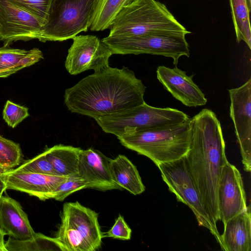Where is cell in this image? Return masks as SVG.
<instances>
[{"label": "cell", "instance_id": "obj_1", "mask_svg": "<svg viewBox=\"0 0 251 251\" xmlns=\"http://www.w3.org/2000/svg\"><path fill=\"white\" fill-rule=\"evenodd\" d=\"M146 88L128 67L109 66L66 89L64 103L71 112L96 120L143 104Z\"/></svg>", "mask_w": 251, "mask_h": 251}, {"label": "cell", "instance_id": "obj_2", "mask_svg": "<svg viewBox=\"0 0 251 251\" xmlns=\"http://www.w3.org/2000/svg\"><path fill=\"white\" fill-rule=\"evenodd\" d=\"M191 140L185 160L203 206L218 231V185L228 161L221 124L214 112L205 108L191 118Z\"/></svg>", "mask_w": 251, "mask_h": 251}, {"label": "cell", "instance_id": "obj_3", "mask_svg": "<svg viewBox=\"0 0 251 251\" xmlns=\"http://www.w3.org/2000/svg\"><path fill=\"white\" fill-rule=\"evenodd\" d=\"M117 137L125 148L147 156L157 166L185 156L191 140V118L153 128L125 127Z\"/></svg>", "mask_w": 251, "mask_h": 251}, {"label": "cell", "instance_id": "obj_4", "mask_svg": "<svg viewBox=\"0 0 251 251\" xmlns=\"http://www.w3.org/2000/svg\"><path fill=\"white\" fill-rule=\"evenodd\" d=\"M109 36H130L147 33L175 31L190 33L169 11L155 0H134L117 15Z\"/></svg>", "mask_w": 251, "mask_h": 251}, {"label": "cell", "instance_id": "obj_5", "mask_svg": "<svg viewBox=\"0 0 251 251\" xmlns=\"http://www.w3.org/2000/svg\"><path fill=\"white\" fill-rule=\"evenodd\" d=\"M98 0H53L47 22L36 39L42 42L63 41L86 32Z\"/></svg>", "mask_w": 251, "mask_h": 251}, {"label": "cell", "instance_id": "obj_6", "mask_svg": "<svg viewBox=\"0 0 251 251\" xmlns=\"http://www.w3.org/2000/svg\"><path fill=\"white\" fill-rule=\"evenodd\" d=\"M99 214L78 201L65 202L56 238L67 251H94L101 246L103 233Z\"/></svg>", "mask_w": 251, "mask_h": 251}, {"label": "cell", "instance_id": "obj_7", "mask_svg": "<svg viewBox=\"0 0 251 251\" xmlns=\"http://www.w3.org/2000/svg\"><path fill=\"white\" fill-rule=\"evenodd\" d=\"M184 33L164 31L130 36H108L101 39L112 54H150L171 57L176 66L182 56L189 57Z\"/></svg>", "mask_w": 251, "mask_h": 251}, {"label": "cell", "instance_id": "obj_8", "mask_svg": "<svg viewBox=\"0 0 251 251\" xmlns=\"http://www.w3.org/2000/svg\"><path fill=\"white\" fill-rule=\"evenodd\" d=\"M190 117L170 107L158 108L143 104L120 113L95 120L103 131L120 136L125 127L145 129L182 122Z\"/></svg>", "mask_w": 251, "mask_h": 251}, {"label": "cell", "instance_id": "obj_9", "mask_svg": "<svg viewBox=\"0 0 251 251\" xmlns=\"http://www.w3.org/2000/svg\"><path fill=\"white\" fill-rule=\"evenodd\" d=\"M162 179L177 201L187 205L194 213L198 225L208 229L219 243L220 235L213 227L202 203L196 186L189 171L185 156L157 165Z\"/></svg>", "mask_w": 251, "mask_h": 251}, {"label": "cell", "instance_id": "obj_10", "mask_svg": "<svg viewBox=\"0 0 251 251\" xmlns=\"http://www.w3.org/2000/svg\"><path fill=\"white\" fill-rule=\"evenodd\" d=\"M68 51L65 66L68 73L76 75L85 71H99L109 66L113 54L110 50L95 35H76Z\"/></svg>", "mask_w": 251, "mask_h": 251}, {"label": "cell", "instance_id": "obj_11", "mask_svg": "<svg viewBox=\"0 0 251 251\" xmlns=\"http://www.w3.org/2000/svg\"><path fill=\"white\" fill-rule=\"evenodd\" d=\"M232 119L240 148L244 170H251V78L242 86L228 90Z\"/></svg>", "mask_w": 251, "mask_h": 251}, {"label": "cell", "instance_id": "obj_12", "mask_svg": "<svg viewBox=\"0 0 251 251\" xmlns=\"http://www.w3.org/2000/svg\"><path fill=\"white\" fill-rule=\"evenodd\" d=\"M43 25L35 17L9 0H0V41L5 46L19 40L36 39Z\"/></svg>", "mask_w": 251, "mask_h": 251}, {"label": "cell", "instance_id": "obj_13", "mask_svg": "<svg viewBox=\"0 0 251 251\" xmlns=\"http://www.w3.org/2000/svg\"><path fill=\"white\" fill-rule=\"evenodd\" d=\"M218 199L219 220L224 225L247 207L241 175L236 167L228 161L221 174Z\"/></svg>", "mask_w": 251, "mask_h": 251}, {"label": "cell", "instance_id": "obj_14", "mask_svg": "<svg viewBox=\"0 0 251 251\" xmlns=\"http://www.w3.org/2000/svg\"><path fill=\"white\" fill-rule=\"evenodd\" d=\"M157 78L164 88L177 100L188 107L205 105L207 101L205 95L193 80V75L176 66L170 68L159 66L156 70Z\"/></svg>", "mask_w": 251, "mask_h": 251}, {"label": "cell", "instance_id": "obj_15", "mask_svg": "<svg viewBox=\"0 0 251 251\" xmlns=\"http://www.w3.org/2000/svg\"><path fill=\"white\" fill-rule=\"evenodd\" d=\"M6 189L19 191L41 201L52 199L56 188L68 177L42 174L14 172L12 169L1 174Z\"/></svg>", "mask_w": 251, "mask_h": 251}, {"label": "cell", "instance_id": "obj_16", "mask_svg": "<svg viewBox=\"0 0 251 251\" xmlns=\"http://www.w3.org/2000/svg\"><path fill=\"white\" fill-rule=\"evenodd\" d=\"M110 160L98 150L92 148L81 149L78 174L87 183L88 188L102 191L121 189L112 178L109 169Z\"/></svg>", "mask_w": 251, "mask_h": 251}, {"label": "cell", "instance_id": "obj_17", "mask_svg": "<svg viewBox=\"0 0 251 251\" xmlns=\"http://www.w3.org/2000/svg\"><path fill=\"white\" fill-rule=\"evenodd\" d=\"M0 229L9 237L26 240L36 233L20 203L8 195L0 198Z\"/></svg>", "mask_w": 251, "mask_h": 251}, {"label": "cell", "instance_id": "obj_18", "mask_svg": "<svg viewBox=\"0 0 251 251\" xmlns=\"http://www.w3.org/2000/svg\"><path fill=\"white\" fill-rule=\"evenodd\" d=\"M219 245L224 251H251V215L250 206L224 225Z\"/></svg>", "mask_w": 251, "mask_h": 251}, {"label": "cell", "instance_id": "obj_19", "mask_svg": "<svg viewBox=\"0 0 251 251\" xmlns=\"http://www.w3.org/2000/svg\"><path fill=\"white\" fill-rule=\"evenodd\" d=\"M109 169L113 181L121 189H126L134 195L145 191V187L136 166L125 155L119 154L110 159Z\"/></svg>", "mask_w": 251, "mask_h": 251}, {"label": "cell", "instance_id": "obj_20", "mask_svg": "<svg viewBox=\"0 0 251 251\" xmlns=\"http://www.w3.org/2000/svg\"><path fill=\"white\" fill-rule=\"evenodd\" d=\"M81 149L59 144L47 149L44 152L57 176L70 177L78 176V164Z\"/></svg>", "mask_w": 251, "mask_h": 251}, {"label": "cell", "instance_id": "obj_21", "mask_svg": "<svg viewBox=\"0 0 251 251\" xmlns=\"http://www.w3.org/2000/svg\"><path fill=\"white\" fill-rule=\"evenodd\" d=\"M134 0H98L92 17L90 30L99 31L109 28L123 8Z\"/></svg>", "mask_w": 251, "mask_h": 251}, {"label": "cell", "instance_id": "obj_22", "mask_svg": "<svg viewBox=\"0 0 251 251\" xmlns=\"http://www.w3.org/2000/svg\"><path fill=\"white\" fill-rule=\"evenodd\" d=\"M7 251H67L56 238H51L40 233H35L31 238L19 240L9 237L5 242Z\"/></svg>", "mask_w": 251, "mask_h": 251}, {"label": "cell", "instance_id": "obj_23", "mask_svg": "<svg viewBox=\"0 0 251 251\" xmlns=\"http://www.w3.org/2000/svg\"><path fill=\"white\" fill-rule=\"evenodd\" d=\"M236 40L244 41L251 49V30L247 0H229Z\"/></svg>", "mask_w": 251, "mask_h": 251}, {"label": "cell", "instance_id": "obj_24", "mask_svg": "<svg viewBox=\"0 0 251 251\" xmlns=\"http://www.w3.org/2000/svg\"><path fill=\"white\" fill-rule=\"evenodd\" d=\"M23 158L20 145L0 135V166L12 169L22 163Z\"/></svg>", "mask_w": 251, "mask_h": 251}, {"label": "cell", "instance_id": "obj_25", "mask_svg": "<svg viewBox=\"0 0 251 251\" xmlns=\"http://www.w3.org/2000/svg\"><path fill=\"white\" fill-rule=\"evenodd\" d=\"M14 5L31 14L44 25L48 21L53 0H9Z\"/></svg>", "mask_w": 251, "mask_h": 251}, {"label": "cell", "instance_id": "obj_26", "mask_svg": "<svg viewBox=\"0 0 251 251\" xmlns=\"http://www.w3.org/2000/svg\"><path fill=\"white\" fill-rule=\"evenodd\" d=\"M12 170L17 172L57 176L51 164L46 158L44 151L32 159L25 160L19 166Z\"/></svg>", "mask_w": 251, "mask_h": 251}, {"label": "cell", "instance_id": "obj_27", "mask_svg": "<svg viewBox=\"0 0 251 251\" xmlns=\"http://www.w3.org/2000/svg\"><path fill=\"white\" fill-rule=\"evenodd\" d=\"M85 188H88L87 183L79 176L68 177L53 193L52 199L63 201L71 194Z\"/></svg>", "mask_w": 251, "mask_h": 251}, {"label": "cell", "instance_id": "obj_28", "mask_svg": "<svg viewBox=\"0 0 251 251\" xmlns=\"http://www.w3.org/2000/svg\"><path fill=\"white\" fill-rule=\"evenodd\" d=\"M2 115L7 125L14 128L28 117L29 114L27 108L7 100L3 109Z\"/></svg>", "mask_w": 251, "mask_h": 251}, {"label": "cell", "instance_id": "obj_29", "mask_svg": "<svg viewBox=\"0 0 251 251\" xmlns=\"http://www.w3.org/2000/svg\"><path fill=\"white\" fill-rule=\"evenodd\" d=\"M28 52V50L13 49L8 46L0 48V71L13 70L17 71L15 67L19 61Z\"/></svg>", "mask_w": 251, "mask_h": 251}, {"label": "cell", "instance_id": "obj_30", "mask_svg": "<svg viewBox=\"0 0 251 251\" xmlns=\"http://www.w3.org/2000/svg\"><path fill=\"white\" fill-rule=\"evenodd\" d=\"M131 228L126 223L123 217L119 215L113 226L103 234V237L128 240L131 238Z\"/></svg>", "mask_w": 251, "mask_h": 251}, {"label": "cell", "instance_id": "obj_31", "mask_svg": "<svg viewBox=\"0 0 251 251\" xmlns=\"http://www.w3.org/2000/svg\"><path fill=\"white\" fill-rule=\"evenodd\" d=\"M43 58L42 52L37 48H33L28 50L27 53L19 60L15 69L18 71L38 62Z\"/></svg>", "mask_w": 251, "mask_h": 251}, {"label": "cell", "instance_id": "obj_32", "mask_svg": "<svg viewBox=\"0 0 251 251\" xmlns=\"http://www.w3.org/2000/svg\"><path fill=\"white\" fill-rule=\"evenodd\" d=\"M4 236L5 234L0 229V251H7L5 247Z\"/></svg>", "mask_w": 251, "mask_h": 251}, {"label": "cell", "instance_id": "obj_33", "mask_svg": "<svg viewBox=\"0 0 251 251\" xmlns=\"http://www.w3.org/2000/svg\"><path fill=\"white\" fill-rule=\"evenodd\" d=\"M15 73L13 70L0 71V77H6Z\"/></svg>", "mask_w": 251, "mask_h": 251}, {"label": "cell", "instance_id": "obj_34", "mask_svg": "<svg viewBox=\"0 0 251 251\" xmlns=\"http://www.w3.org/2000/svg\"><path fill=\"white\" fill-rule=\"evenodd\" d=\"M6 190L5 184L1 178V174H0V193H3Z\"/></svg>", "mask_w": 251, "mask_h": 251}, {"label": "cell", "instance_id": "obj_35", "mask_svg": "<svg viewBox=\"0 0 251 251\" xmlns=\"http://www.w3.org/2000/svg\"><path fill=\"white\" fill-rule=\"evenodd\" d=\"M11 169L0 166V174H3L10 171Z\"/></svg>", "mask_w": 251, "mask_h": 251}, {"label": "cell", "instance_id": "obj_36", "mask_svg": "<svg viewBox=\"0 0 251 251\" xmlns=\"http://www.w3.org/2000/svg\"><path fill=\"white\" fill-rule=\"evenodd\" d=\"M249 8L251 10V0H247Z\"/></svg>", "mask_w": 251, "mask_h": 251}, {"label": "cell", "instance_id": "obj_37", "mask_svg": "<svg viewBox=\"0 0 251 251\" xmlns=\"http://www.w3.org/2000/svg\"><path fill=\"white\" fill-rule=\"evenodd\" d=\"M3 193H0V198L1 197V196H2Z\"/></svg>", "mask_w": 251, "mask_h": 251}]
</instances>
